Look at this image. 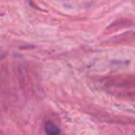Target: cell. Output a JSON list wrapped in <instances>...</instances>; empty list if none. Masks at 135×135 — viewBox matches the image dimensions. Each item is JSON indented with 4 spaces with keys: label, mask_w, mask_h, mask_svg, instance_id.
I'll list each match as a JSON object with an SVG mask.
<instances>
[{
    "label": "cell",
    "mask_w": 135,
    "mask_h": 135,
    "mask_svg": "<svg viewBox=\"0 0 135 135\" xmlns=\"http://www.w3.org/2000/svg\"><path fill=\"white\" fill-rule=\"evenodd\" d=\"M45 132H46V135H61L60 130L51 121L46 122V124H45Z\"/></svg>",
    "instance_id": "obj_1"
}]
</instances>
